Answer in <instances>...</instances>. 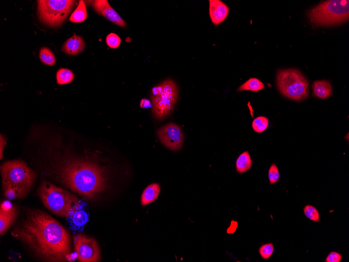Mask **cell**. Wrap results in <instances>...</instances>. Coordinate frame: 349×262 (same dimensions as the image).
Instances as JSON below:
<instances>
[{"mask_svg":"<svg viewBox=\"0 0 349 262\" xmlns=\"http://www.w3.org/2000/svg\"><path fill=\"white\" fill-rule=\"evenodd\" d=\"M74 244L77 258L80 262H96L101 259L99 244L93 238L78 234L74 236Z\"/></svg>","mask_w":349,"mask_h":262,"instance_id":"obj_9","label":"cell"},{"mask_svg":"<svg viewBox=\"0 0 349 262\" xmlns=\"http://www.w3.org/2000/svg\"><path fill=\"white\" fill-rule=\"evenodd\" d=\"M274 246L272 243H268L262 245L259 250L260 255L263 259H268L272 255Z\"/></svg>","mask_w":349,"mask_h":262,"instance_id":"obj_26","label":"cell"},{"mask_svg":"<svg viewBox=\"0 0 349 262\" xmlns=\"http://www.w3.org/2000/svg\"><path fill=\"white\" fill-rule=\"evenodd\" d=\"M342 260V256L339 253L331 252L327 257L326 262H340Z\"/></svg>","mask_w":349,"mask_h":262,"instance_id":"obj_28","label":"cell"},{"mask_svg":"<svg viewBox=\"0 0 349 262\" xmlns=\"http://www.w3.org/2000/svg\"><path fill=\"white\" fill-rule=\"evenodd\" d=\"M268 177L270 183L273 184L275 183L280 178V174L275 164H272L269 170Z\"/></svg>","mask_w":349,"mask_h":262,"instance_id":"obj_27","label":"cell"},{"mask_svg":"<svg viewBox=\"0 0 349 262\" xmlns=\"http://www.w3.org/2000/svg\"><path fill=\"white\" fill-rule=\"evenodd\" d=\"M40 21L51 27H58L65 20L73 9L75 1L71 0H41L38 1Z\"/></svg>","mask_w":349,"mask_h":262,"instance_id":"obj_8","label":"cell"},{"mask_svg":"<svg viewBox=\"0 0 349 262\" xmlns=\"http://www.w3.org/2000/svg\"><path fill=\"white\" fill-rule=\"evenodd\" d=\"M92 7L98 14L114 24L122 27L126 26V23L110 6L107 0H96L93 3Z\"/></svg>","mask_w":349,"mask_h":262,"instance_id":"obj_12","label":"cell"},{"mask_svg":"<svg viewBox=\"0 0 349 262\" xmlns=\"http://www.w3.org/2000/svg\"><path fill=\"white\" fill-rule=\"evenodd\" d=\"M4 189H15L20 199L24 198L34 185L37 174L22 160L9 161L1 166Z\"/></svg>","mask_w":349,"mask_h":262,"instance_id":"obj_3","label":"cell"},{"mask_svg":"<svg viewBox=\"0 0 349 262\" xmlns=\"http://www.w3.org/2000/svg\"><path fill=\"white\" fill-rule=\"evenodd\" d=\"M88 17L86 5L83 1H80L79 6L72 15L69 21L73 23H82Z\"/></svg>","mask_w":349,"mask_h":262,"instance_id":"obj_19","label":"cell"},{"mask_svg":"<svg viewBox=\"0 0 349 262\" xmlns=\"http://www.w3.org/2000/svg\"><path fill=\"white\" fill-rule=\"evenodd\" d=\"M16 207L8 201L1 204L0 208V234L1 235L7 232L15 222L17 216Z\"/></svg>","mask_w":349,"mask_h":262,"instance_id":"obj_13","label":"cell"},{"mask_svg":"<svg viewBox=\"0 0 349 262\" xmlns=\"http://www.w3.org/2000/svg\"><path fill=\"white\" fill-rule=\"evenodd\" d=\"M314 95L321 99H326L332 94L330 83L327 81H316L313 85Z\"/></svg>","mask_w":349,"mask_h":262,"instance_id":"obj_16","label":"cell"},{"mask_svg":"<svg viewBox=\"0 0 349 262\" xmlns=\"http://www.w3.org/2000/svg\"><path fill=\"white\" fill-rule=\"evenodd\" d=\"M348 0H330L320 4L309 13L311 23L316 26L341 25L348 20Z\"/></svg>","mask_w":349,"mask_h":262,"instance_id":"obj_5","label":"cell"},{"mask_svg":"<svg viewBox=\"0 0 349 262\" xmlns=\"http://www.w3.org/2000/svg\"><path fill=\"white\" fill-rule=\"evenodd\" d=\"M39 57L42 62L48 66H53L55 58L53 53L48 48H41L39 52Z\"/></svg>","mask_w":349,"mask_h":262,"instance_id":"obj_22","label":"cell"},{"mask_svg":"<svg viewBox=\"0 0 349 262\" xmlns=\"http://www.w3.org/2000/svg\"><path fill=\"white\" fill-rule=\"evenodd\" d=\"M66 219V225L69 231L73 233L82 232L87 226L89 220L88 205L79 200L69 210Z\"/></svg>","mask_w":349,"mask_h":262,"instance_id":"obj_10","label":"cell"},{"mask_svg":"<svg viewBox=\"0 0 349 262\" xmlns=\"http://www.w3.org/2000/svg\"><path fill=\"white\" fill-rule=\"evenodd\" d=\"M161 191V187L158 183L149 185L144 191L141 203L143 206L154 202L158 198Z\"/></svg>","mask_w":349,"mask_h":262,"instance_id":"obj_17","label":"cell"},{"mask_svg":"<svg viewBox=\"0 0 349 262\" xmlns=\"http://www.w3.org/2000/svg\"><path fill=\"white\" fill-rule=\"evenodd\" d=\"M209 5V14L212 22L215 25H218L228 17L229 8L220 0H210Z\"/></svg>","mask_w":349,"mask_h":262,"instance_id":"obj_14","label":"cell"},{"mask_svg":"<svg viewBox=\"0 0 349 262\" xmlns=\"http://www.w3.org/2000/svg\"><path fill=\"white\" fill-rule=\"evenodd\" d=\"M276 85L278 91L291 100L301 101L308 97L309 82L297 70L279 71L276 76Z\"/></svg>","mask_w":349,"mask_h":262,"instance_id":"obj_7","label":"cell"},{"mask_svg":"<svg viewBox=\"0 0 349 262\" xmlns=\"http://www.w3.org/2000/svg\"><path fill=\"white\" fill-rule=\"evenodd\" d=\"M264 89V86L261 81L256 78H250L240 86L237 91L258 92Z\"/></svg>","mask_w":349,"mask_h":262,"instance_id":"obj_20","label":"cell"},{"mask_svg":"<svg viewBox=\"0 0 349 262\" xmlns=\"http://www.w3.org/2000/svg\"><path fill=\"white\" fill-rule=\"evenodd\" d=\"M11 234L25 244L41 260L53 262L75 260L69 233L56 220L45 212L28 211Z\"/></svg>","mask_w":349,"mask_h":262,"instance_id":"obj_1","label":"cell"},{"mask_svg":"<svg viewBox=\"0 0 349 262\" xmlns=\"http://www.w3.org/2000/svg\"><path fill=\"white\" fill-rule=\"evenodd\" d=\"M85 48V41L81 37L75 35L66 41L62 50L64 53L73 56L81 53Z\"/></svg>","mask_w":349,"mask_h":262,"instance_id":"obj_15","label":"cell"},{"mask_svg":"<svg viewBox=\"0 0 349 262\" xmlns=\"http://www.w3.org/2000/svg\"><path fill=\"white\" fill-rule=\"evenodd\" d=\"M269 125L267 118L260 116L255 119L252 123L253 129L258 133H261L266 130Z\"/></svg>","mask_w":349,"mask_h":262,"instance_id":"obj_23","label":"cell"},{"mask_svg":"<svg viewBox=\"0 0 349 262\" xmlns=\"http://www.w3.org/2000/svg\"><path fill=\"white\" fill-rule=\"evenodd\" d=\"M152 105L151 102L147 99H143L141 102V106L142 108H148Z\"/></svg>","mask_w":349,"mask_h":262,"instance_id":"obj_30","label":"cell"},{"mask_svg":"<svg viewBox=\"0 0 349 262\" xmlns=\"http://www.w3.org/2000/svg\"><path fill=\"white\" fill-rule=\"evenodd\" d=\"M178 89L172 79L164 81L152 89L151 104L155 117L163 120L173 111L178 100Z\"/></svg>","mask_w":349,"mask_h":262,"instance_id":"obj_6","label":"cell"},{"mask_svg":"<svg viewBox=\"0 0 349 262\" xmlns=\"http://www.w3.org/2000/svg\"><path fill=\"white\" fill-rule=\"evenodd\" d=\"M253 164V161L251 159L248 151H245L241 154L236 163V170L239 173H244L249 170Z\"/></svg>","mask_w":349,"mask_h":262,"instance_id":"obj_18","label":"cell"},{"mask_svg":"<svg viewBox=\"0 0 349 262\" xmlns=\"http://www.w3.org/2000/svg\"><path fill=\"white\" fill-rule=\"evenodd\" d=\"M6 144L7 139L6 137L2 134L1 136H0V148H1L0 149V150H1V155H0V157H1V159H3L4 157L3 153Z\"/></svg>","mask_w":349,"mask_h":262,"instance_id":"obj_29","label":"cell"},{"mask_svg":"<svg viewBox=\"0 0 349 262\" xmlns=\"http://www.w3.org/2000/svg\"><path fill=\"white\" fill-rule=\"evenodd\" d=\"M73 73L67 69H61L57 73V83L60 85L69 84L74 79Z\"/></svg>","mask_w":349,"mask_h":262,"instance_id":"obj_21","label":"cell"},{"mask_svg":"<svg viewBox=\"0 0 349 262\" xmlns=\"http://www.w3.org/2000/svg\"><path fill=\"white\" fill-rule=\"evenodd\" d=\"M37 194L46 208L65 218L72 206L79 200L73 193L46 181L41 183Z\"/></svg>","mask_w":349,"mask_h":262,"instance_id":"obj_4","label":"cell"},{"mask_svg":"<svg viewBox=\"0 0 349 262\" xmlns=\"http://www.w3.org/2000/svg\"><path fill=\"white\" fill-rule=\"evenodd\" d=\"M54 170L63 185L90 199H95L107 187V170L94 161L65 158L60 160Z\"/></svg>","mask_w":349,"mask_h":262,"instance_id":"obj_2","label":"cell"},{"mask_svg":"<svg viewBox=\"0 0 349 262\" xmlns=\"http://www.w3.org/2000/svg\"><path fill=\"white\" fill-rule=\"evenodd\" d=\"M304 213L307 218L312 221L319 222V213L315 207L311 205H306L304 209Z\"/></svg>","mask_w":349,"mask_h":262,"instance_id":"obj_24","label":"cell"},{"mask_svg":"<svg viewBox=\"0 0 349 262\" xmlns=\"http://www.w3.org/2000/svg\"><path fill=\"white\" fill-rule=\"evenodd\" d=\"M157 136L162 144L173 151L182 148L184 136L180 127L175 123H169L157 131Z\"/></svg>","mask_w":349,"mask_h":262,"instance_id":"obj_11","label":"cell"},{"mask_svg":"<svg viewBox=\"0 0 349 262\" xmlns=\"http://www.w3.org/2000/svg\"><path fill=\"white\" fill-rule=\"evenodd\" d=\"M120 38L115 33H110L106 37V43L111 48H118L121 43Z\"/></svg>","mask_w":349,"mask_h":262,"instance_id":"obj_25","label":"cell"}]
</instances>
